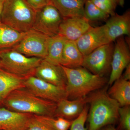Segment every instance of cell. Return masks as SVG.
I'll return each mask as SVG.
<instances>
[{
	"label": "cell",
	"instance_id": "obj_1",
	"mask_svg": "<svg viewBox=\"0 0 130 130\" xmlns=\"http://www.w3.org/2000/svg\"><path fill=\"white\" fill-rule=\"evenodd\" d=\"M88 98L90 107L87 119V130H99L119 120L120 106L105 89L98 91Z\"/></svg>",
	"mask_w": 130,
	"mask_h": 130
},
{
	"label": "cell",
	"instance_id": "obj_2",
	"mask_svg": "<svg viewBox=\"0 0 130 130\" xmlns=\"http://www.w3.org/2000/svg\"><path fill=\"white\" fill-rule=\"evenodd\" d=\"M56 105L38 97L24 87L11 92L3 102L2 107L18 112L54 117Z\"/></svg>",
	"mask_w": 130,
	"mask_h": 130
},
{
	"label": "cell",
	"instance_id": "obj_3",
	"mask_svg": "<svg viewBox=\"0 0 130 130\" xmlns=\"http://www.w3.org/2000/svg\"><path fill=\"white\" fill-rule=\"evenodd\" d=\"M62 67L66 77L67 99L86 97L90 93L101 89L106 83L105 77L93 74L84 68Z\"/></svg>",
	"mask_w": 130,
	"mask_h": 130
},
{
	"label": "cell",
	"instance_id": "obj_4",
	"mask_svg": "<svg viewBox=\"0 0 130 130\" xmlns=\"http://www.w3.org/2000/svg\"><path fill=\"white\" fill-rule=\"evenodd\" d=\"M36 14L25 0H5L1 21L19 32H26L32 29Z\"/></svg>",
	"mask_w": 130,
	"mask_h": 130
},
{
	"label": "cell",
	"instance_id": "obj_5",
	"mask_svg": "<svg viewBox=\"0 0 130 130\" xmlns=\"http://www.w3.org/2000/svg\"><path fill=\"white\" fill-rule=\"evenodd\" d=\"M43 59L25 56L13 49L0 51L1 68L26 78L34 76L36 69Z\"/></svg>",
	"mask_w": 130,
	"mask_h": 130
},
{
	"label": "cell",
	"instance_id": "obj_6",
	"mask_svg": "<svg viewBox=\"0 0 130 130\" xmlns=\"http://www.w3.org/2000/svg\"><path fill=\"white\" fill-rule=\"evenodd\" d=\"M113 42L102 45L84 56L82 67L91 73L104 77L111 70Z\"/></svg>",
	"mask_w": 130,
	"mask_h": 130
},
{
	"label": "cell",
	"instance_id": "obj_7",
	"mask_svg": "<svg viewBox=\"0 0 130 130\" xmlns=\"http://www.w3.org/2000/svg\"><path fill=\"white\" fill-rule=\"evenodd\" d=\"M51 37L31 29L26 32L21 41L12 48L29 57L44 59L47 54Z\"/></svg>",
	"mask_w": 130,
	"mask_h": 130
},
{
	"label": "cell",
	"instance_id": "obj_8",
	"mask_svg": "<svg viewBox=\"0 0 130 130\" xmlns=\"http://www.w3.org/2000/svg\"><path fill=\"white\" fill-rule=\"evenodd\" d=\"M63 19L56 8L49 4L37 11L32 29L53 37L58 35Z\"/></svg>",
	"mask_w": 130,
	"mask_h": 130
},
{
	"label": "cell",
	"instance_id": "obj_9",
	"mask_svg": "<svg viewBox=\"0 0 130 130\" xmlns=\"http://www.w3.org/2000/svg\"><path fill=\"white\" fill-rule=\"evenodd\" d=\"M25 88L38 97L58 103L67 98L66 89L40 79L35 76L26 78Z\"/></svg>",
	"mask_w": 130,
	"mask_h": 130
},
{
	"label": "cell",
	"instance_id": "obj_10",
	"mask_svg": "<svg viewBox=\"0 0 130 130\" xmlns=\"http://www.w3.org/2000/svg\"><path fill=\"white\" fill-rule=\"evenodd\" d=\"M114 47L111 73L108 84L112 85L122 76L123 71L130 64V53L129 46L123 37L116 39Z\"/></svg>",
	"mask_w": 130,
	"mask_h": 130
},
{
	"label": "cell",
	"instance_id": "obj_11",
	"mask_svg": "<svg viewBox=\"0 0 130 130\" xmlns=\"http://www.w3.org/2000/svg\"><path fill=\"white\" fill-rule=\"evenodd\" d=\"M76 42L84 56L89 54L102 45L110 43L104 25L96 27L92 26Z\"/></svg>",
	"mask_w": 130,
	"mask_h": 130
},
{
	"label": "cell",
	"instance_id": "obj_12",
	"mask_svg": "<svg viewBox=\"0 0 130 130\" xmlns=\"http://www.w3.org/2000/svg\"><path fill=\"white\" fill-rule=\"evenodd\" d=\"M91 27L85 17L63 18L58 35L68 40L76 41Z\"/></svg>",
	"mask_w": 130,
	"mask_h": 130
},
{
	"label": "cell",
	"instance_id": "obj_13",
	"mask_svg": "<svg viewBox=\"0 0 130 130\" xmlns=\"http://www.w3.org/2000/svg\"><path fill=\"white\" fill-rule=\"evenodd\" d=\"M34 76L66 89V77L61 65L54 64L43 59L36 69Z\"/></svg>",
	"mask_w": 130,
	"mask_h": 130
},
{
	"label": "cell",
	"instance_id": "obj_14",
	"mask_svg": "<svg viewBox=\"0 0 130 130\" xmlns=\"http://www.w3.org/2000/svg\"><path fill=\"white\" fill-rule=\"evenodd\" d=\"M0 107V130H26L34 115L22 113Z\"/></svg>",
	"mask_w": 130,
	"mask_h": 130
},
{
	"label": "cell",
	"instance_id": "obj_15",
	"mask_svg": "<svg viewBox=\"0 0 130 130\" xmlns=\"http://www.w3.org/2000/svg\"><path fill=\"white\" fill-rule=\"evenodd\" d=\"M109 43L117 38L130 34V11L128 9L122 14L115 13L108 19L104 25Z\"/></svg>",
	"mask_w": 130,
	"mask_h": 130
},
{
	"label": "cell",
	"instance_id": "obj_16",
	"mask_svg": "<svg viewBox=\"0 0 130 130\" xmlns=\"http://www.w3.org/2000/svg\"><path fill=\"white\" fill-rule=\"evenodd\" d=\"M87 103V96L73 100L63 99L57 103L54 117L73 121L79 116Z\"/></svg>",
	"mask_w": 130,
	"mask_h": 130
},
{
	"label": "cell",
	"instance_id": "obj_17",
	"mask_svg": "<svg viewBox=\"0 0 130 130\" xmlns=\"http://www.w3.org/2000/svg\"><path fill=\"white\" fill-rule=\"evenodd\" d=\"M25 79L0 68V107H2L6 98L13 91L25 87Z\"/></svg>",
	"mask_w": 130,
	"mask_h": 130
},
{
	"label": "cell",
	"instance_id": "obj_18",
	"mask_svg": "<svg viewBox=\"0 0 130 130\" xmlns=\"http://www.w3.org/2000/svg\"><path fill=\"white\" fill-rule=\"evenodd\" d=\"M85 0H51L63 18L84 17Z\"/></svg>",
	"mask_w": 130,
	"mask_h": 130
},
{
	"label": "cell",
	"instance_id": "obj_19",
	"mask_svg": "<svg viewBox=\"0 0 130 130\" xmlns=\"http://www.w3.org/2000/svg\"><path fill=\"white\" fill-rule=\"evenodd\" d=\"M84 57L76 42L67 40L63 48L61 65L71 68L81 67Z\"/></svg>",
	"mask_w": 130,
	"mask_h": 130
},
{
	"label": "cell",
	"instance_id": "obj_20",
	"mask_svg": "<svg viewBox=\"0 0 130 130\" xmlns=\"http://www.w3.org/2000/svg\"><path fill=\"white\" fill-rule=\"evenodd\" d=\"M108 94L120 107L130 106V81L120 77L112 84Z\"/></svg>",
	"mask_w": 130,
	"mask_h": 130
},
{
	"label": "cell",
	"instance_id": "obj_21",
	"mask_svg": "<svg viewBox=\"0 0 130 130\" xmlns=\"http://www.w3.org/2000/svg\"><path fill=\"white\" fill-rule=\"evenodd\" d=\"M26 32H19L0 22V51L13 48L21 41Z\"/></svg>",
	"mask_w": 130,
	"mask_h": 130
},
{
	"label": "cell",
	"instance_id": "obj_22",
	"mask_svg": "<svg viewBox=\"0 0 130 130\" xmlns=\"http://www.w3.org/2000/svg\"><path fill=\"white\" fill-rule=\"evenodd\" d=\"M67 40L59 35L51 37L47 54L44 60L54 64L61 65L63 50Z\"/></svg>",
	"mask_w": 130,
	"mask_h": 130
},
{
	"label": "cell",
	"instance_id": "obj_23",
	"mask_svg": "<svg viewBox=\"0 0 130 130\" xmlns=\"http://www.w3.org/2000/svg\"><path fill=\"white\" fill-rule=\"evenodd\" d=\"M37 119L48 126L54 130H68L73 121L61 117L34 115Z\"/></svg>",
	"mask_w": 130,
	"mask_h": 130
},
{
	"label": "cell",
	"instance_id": "obj_24",
	"mask_svg": "<svg viewBox=\"0 0 130 130\" xmlns=\"http://www.w3.org/2000/svg\"><path fill=\"white\" fill-rule=\"evenodd\" d=\"M84 17L89 21L106 20L109 15L95 6L91 0H86L85 3Z\"/></svg>",
	"mask_w": 130,
	"mask_h": 130
},
{
	"label": "cell",
	"instance_id": "obj_25",
	"mask_svg": "<svg viewBox=\"0 0 130 130\" xmlns=\"http://www.w3.org/2000/svg\"><path fill=\"white\" fill-rule=\"evenodd\" d=\"M119 130H130V106L120 107L119 111Z\"/></svg>",
	"mask_w": 130,
	"mask_h": 130
},
{
	"label": "cell",
	"instance_id": "obj_26",
	"mask_svg": "<svg viewBox=\"0 0 130 130\" xmlns=\"http://www.w3.org/2000/svg\"><path fill=\"white\" fill-rule=\"evenodd\" d=\"M92 2L109 16L115 14V10L118 6L115 0H91Z\"/></svg>",
	"mask_w": 130,
	"mask_h": 130
},
{
	"label": "cell",
	"instance_id": "obj_27",
	"mask_svg": "<svg viewBox=\"0 0 130 130\" xmlns=\"http://www.w3.org/2000/svg\"><path fill=\"white\" fill-rule=\"evenodd\" d=\"M89 109L86 105L79 116L73 121L70 130H87L85 128V124L87 121Z\"/></svg>",
	"mask_w": 130,
	"mask_h": 130
},
{
	"label": "cell",
	"instance_id": "obj_28",
	"mask_svg": "<svg viewBox=\"0 0 130 130\" xmlns=\"http://www.w3.org/2000/svg\"><path fill=\"white\" fill-rule=\"evenodd\" d=\"M26 130H54L50 127L37 119L34 115L29 126Z\"/></svg>",
	"mask_w": 130,
	"mask_h": 130
},
{
	"label": "cell",
	"instance_id": "obj_29",
	"mask_svg": "<svg viewBox=\"0 0 130 130\" xmlns=\"http://www.w3.org/2000/svg\"><path fill=\"white\" fill-rule=\"evenodd\" d=\"M36 11L51 4V0H25Z\"/></svg>",
	"mask_w": 130,
	"mask_h": 130
},
{
	"label": "cell",
	"instance_id": "obj_30",
	"mask_svg": "<svg viewBox=\"0 0 130 130\" xmlns=\"http://www.w3.org/2000/svg\"><path fill=\"white\" fill-rule=\"evenodd\" d=\"M125 71L123 74L122 77L124 79L128 81H129L130 79V64L126 68Z\"/></svg>",
	"mask_w": 130,
	"mask_h": 130
},
{
	"label": "cell",
	"instance_id": "obj_31",
	"mask_svg": "<svg viewBox=\"0 0 130 130\" xmlns=\"http://www.w3.org/2000/svg\"><path fill=\"white\" fill-rule=\"evenodd\" d=\"M99 130H118L112 125L106 126Z\"/></svg>",
	"mask_w": 130,
	"mask_h": 130
},
{
	"label": "cell",
	"instance_id": "obj_32",
	"mask_svg": "<svg viewBox=\"0 0 130 130\" xmlns=\"http://www.w3.org/2000/svg\"><path fill=\"white\" fill-rule=\"evenodd\" d=\"M5 0H0V22H1V16L2 13L3 9V6Z\"/></svg>",
	"mask_w": 130,
	"mask_h": 130
},
{
	"label": "cell",
	"instance_id": "obj_33",
	"mask_svg": "<svg viewBox=\"0 0 130 130\" xmlns=\"http://www.w3.org/2000/svg\"><path fill=\"white\" fill-rule=\"evenodd\" d=\"M118 5L123 7L124 5L125 0H115Z\"/></svg>",
	"mask_w": 130,
	"mask_h": 130
},
{
	"label": "cell",
	"instance_id": "obj_34",
	"mask_svg": "<svg viewBox=\"0 0 130 130\" xmlns=\"http://www.w3.org/2000/svg\"><path fill=\"white\" fill-rule=\"evenodd\" d=\"M0 68H1V66H0Z\"/></svg>",
	"mask_w": 130,
	"mask_h": 130
},
{
	"label": "cell",
	"instance_id": "obj_35",
	"mask_svg": "<svg viewBox=\"0 0 130 130\" xmlns=\"http://www.w3.org/2000/svg\"><path fill=\"white\" fill-rule=\"evenodd\" d=\"M85 1H86V0H85Z\"/></svg>",
	"mask_w": 130,
	"mask_h": 130
}]
</instances>
